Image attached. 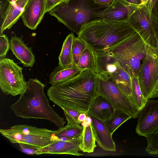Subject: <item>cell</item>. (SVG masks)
Listing matches in <instances>:
<instances>
[{"label":"cell","mask_w":158,"mask_h":158,"mask_svg":"<svg viewBox=\"0 0 158 158\" xmlns=\"http://www.w3.org/2000/svg\"><path fill=\"white\" fill-rule=\"evenodd\" d=\"M98 76L94 71H83L76 77L47 91L49 99L60 107L73 109L87 115L97 94Z\"/></svg>","instance_id":"1"},{"label":"cell","mask_w":158,"mask_h":158,"mask_svg":"<svg viewBox=\"0 0 158 158\" xmlns=\"http://www.w3.org/2000/svg\"><path fill=\"white\" fill-rule=\"evenodd\" d=\"M137 32L126 21L99 19L83 26L77 34L95 54L106 52Z\"/></svg>","instance_id":"2"},{"label":"cell","mask_w":158,"mask_h":158,"mask_svg":"<svg viewBox=\"0 0 158 158\" xmlns=\"http://www.w3.org/2000/svg\"><path fill=\"white\" fill-rule=\"evenodd\" d=\"M45 86L37 79H29L24 92L10 107L18 117L46 119L61 128L66 122L49 105L44 92Z\"/></svg>","instance_id":"3"},{"label":"cell","mask_w":158,"mask_h":158,"mask_svg":"<svg viewBox=\"0 0 158 158\" xmlns=\"http://www.w3.org/2000/svg\"><path fill=\"white\" fill-rule=\"evenodd\" d=\"M107 7L96 4L93 0H68L56 6L49 14L77 34L85 25L101 19Z\"/></svg>","instance_id":"4"},{"label":"cell","mask_w":158,"mask_h":158,"mask_svg":"<svg viewBox=\"0 0 158 158\" xmlns=\"http://www.w3.org/2000/svg\"><path fill=\"white\" fill-rule=\"evenodd\" d=\"M148 48V45L137 33L106 52L113 56L130 76L138 77Z\"/></svg>","instance_id":"5"},{"label":"cell","mask_w":158,"mask_h":158,"mask_svg":"<svg viewBox=\"0 0 158 158\" xmlns=\"http://www.w3.org/2000/svg\"><path fill=\"white\" fill-rule=\"evenodd\" d=\"M138 79L142 95L145 99L158 97V49L148 45Z\"/></svg>","instance_id":"6"},{"label":"cell","mask_w":158,"mask_h":158,"mask_svg":"<svg viewBox=\"0 0 158 158\" xmlns=\"http://www.w3.org/2000/svg\"><path fill=\"white\" fill-rule=\"evenodd\" d=\"M97 76V94L107 100L115 110L125 112L131 118L138 117L140 111L130 99L120 90L111 77Z\"/></svg>","instance_id":"7"},{"label":"cell","mask_w":158,"mask_h":158,"mask_svg":"<svg viewBox=\"0 0 158 158\" xmlns=\"http://www.w3.org/2000/svg\"><path fill=\"white\" fill-rule=\"evenodd\" d=\"M22 70L13 60L0 59V88L5 94L15 96L24 92L28 82L24 78Z\"/></svg>","instance_id":"8"},{"label":"cell","mask_w":158,"mask_h":158,"mask_svg":"<svg viewBox=\"0 0 158 158\" xmlns=\"http://www.w3.org/2000/svg\"><path fill=\"white\" fill-rule=\"evenodd\" d=\"M127 22L148 45L158 49L156 35L157 24L152 20L145 4L139 5L131 15Z\"/></svg>","instance_id":"9"},{"label":"cell","mask_w":158,"mask_h":158,"mask_svg":"<svg viewBox=\"0 0 158 158\" xmlns=\"http://www.w3.org/2000/svg\"><path fill=\"white\" fill-rule=\"evenodd\" d=\"M136 133L139 135L147 137L158 129V100H148L140 111Z\"/></svg>","instance_id":"10"},{"label":"cell","mask_w":158,"mask_h":158,"mask_svg":"<svg viewBox=\"0 0 158 158\" xmlns=\"http://www.w3.org/2000/svg\"><path fill=\"white\" fill-rule=\"evenodd\" d=\"M46 0H29L24 7L21 18L24 25L35 30L45 13Z\"/></svg>","instance_id":"11"},{"label":"cell","mask_w":158,"mask_h":158,"mask_svg":"<svg viewBox=\"0 0 158 158\" xmlns=\"http://www.w3.org/2000/svg\"><path fill=\"white\" fill-rule=\"evenodd\" d=\"M139 6L124 0H113L103 11L101 19L106 21H127Z\"/></svg>","instance_id":"12"},{"label":"cell","mask_w":158,"mask_h":158,"mask_svg":"<svg viewBox=\"0 0 158 158\" xmlns=\"http://www.w3.org/2000/svg\"><path fill=\"white\" fill-rule=\"evenodd\" d=\"M82 134L77 138L67 141L60 140L39 148L36 154H69L80 156L83 154L79 153Z\"/></svg>","instance_id":"13"},{"label":"cell","mask_w":158,"mask_h":158,"mask_svg":"<svg viewBox=\"0 0 158 158\" xmlns=\"http://www.w3.org/2000/svg\"><path fill=\"white\" fill-rule=\"evenodd\" d=\"M22 35L19 37L14 34L10 41V49L24 66L32 67L35 62L31 48L28 47L23 40Z\"/></svg>","instance_id":"14"},{"label":"cell","mask_w":158,"mask_h":158,"mask_svg":"<svg viewBox=\"0 0 158 158\" xmlns=\"http://www.w3.org/2000/svg\"><path fill=\"white\" fill-rule=\"evenodd\" d=\"M91 119V124L94 132L96 141L98 145L106 151L115 152L116 145L104 122L94 117Z\"/></svg>","instance_id":"15"},{"label":"cell","mask_w":158,"mask_h":158,"mask_svg":"<svg viewBox=\"0 0 158 158\" xmlns=\"http://www.w3.org/2000/svg\"><path fill=\"white\" fill-rule=\"evenodd\" d=\"M115 110L107 100L102 96L97 94L91 104L87 115L105 122L112 117Z\"/></svg>","instance_id":"16"},{"label":"cell","mask_w":158,"mask_h":158,"mask_svg":"<svg viewBox=\"0 0 158 158\" xmlns=\"http://www.w3.org/2000/svg\"><path fill=\"white\" fill-rule=\"evenodd\" d=\"M29 0H16L12 2L2 24L0 26V34L6 29L10 28L18 21Z\"/></svg>","instance_id":"17"},{"label":"cell","mask_w":158,"mask_h":158,"mask_svg":"<svg viewBox=\"0 0 158 158\" xmlns=\"http://www.w3.org/2000/svg\"><path fill=\"white\" fill-rule=\"evenodd\" d=\"M83 71L75 65L67 67L59 66L54 69L49 76V83L55 86L73 78Z\"/></svg>","instance_id":"18"},{"label":"cell","mask_w":158,"mask_h":158,"mask_svg":"<svg viewBox=\"0 0 158 158\" xmlns=\"http://www.w3.org/2000/svg\"><path fill=\"white\" fill-rule=\"evenodd\" d=\"M122 92L130 98L132 92L131 78L129 74L119 65L110 75Z\"/></svg>","instance_id":"19"},{"label":"cell","mask_w":158,"mask_h":158,"mask_svg":"<svg viewBox=\"0 0 158 158\" xmlns=\"http://www.w3.org/2000/svg\"><path fill=\"white\" fill-rule=\"evenodd\" d=\"M75 36L73 33L69 34L64 41L61 52L58 57L59 66L67 67L73 66V60L72 48Z\"/></svg>","instance_id":"20"},{"label":"cell","mask_w":158,"mask_h":158,"mask_svg":"<svg viewBox=\"0 0 158 158\" xmlns=\"http://www.w3.org/2000/svg\"><path fill=\"white\" fill-rule=\"evenodd\" d=\"M83 127L80 146V150L83 152H93L97 145L95 136L91 123Z\"/></svg>","instance_id":"21"},{"label":"cell","mask_w":158,"mask_h":158,"mask_svg":"<svg viewBox=\"0 0 158 158\" xmlns=\"http://www.w3.org/2000/svg\"><path fill=\"white\" fill-rule=\"evenodd\" d=\"M59 140L55 133L51 135H26L23 138V143L39 149L52 143Z\"/></svg>","instance_id":"22"},{"label":"cell","mask_w":158,"mask_h":158,"mask_svg":"<svg viewBox=\"0 0 158 158\" xmlns=\"http://www.w3.org/2000/svg\"><path fill=\"white\" fill-rule=\"evenodd\" d=\"M82 71H95V54L88 46L82 53L77 65Z\"/></svg>","instance_id":"23"},{"label":"cell","mask_w":158,"mask_h":158,"mask_svg":"<svg viewBox=\"0 0 158 158\" xmlns=\"http://www.w3.org/2000/svg\"><path fill=\"white\" fill-rule=\"evenodd\" d=\"M130 76L131 78L132 92L130 99L140 111L144 107L148 100L142 95L138 77L134 75Z\"/></svg>","instance_id":"24"},{"label":"cell","mask_w":158,"mask_h":158,"mask_svg":"<svg viewBox=\"0 0 158 158\" xmlns=\"http://www.w3.org/2000/svg\"><path fill=\"white\" fill-rule=\"evenodd\" d=\"M131 118V117L125 112L115 110L112 117L104 122L110 133L112 136L114 133L119 127Z\"/></svg>","instance_id":"25"},{"label":"cell","mask_w":158,"mask_h":158,"mask_svg":"<svg viewBox=\"0 0 158 158\" xmlns=\"http://www.w3.org/2000/svg\"><path fill=\"white\" fill-rule=\"evenodd\" d=\"M83 128V126L79 124H67L63 127L54 131V133L57 137H67L74 139L78 137L82 134Z\"/></svg>","instance_id":"26"},{"label":"cell","mask_w":158,"mask_h":158,"mask_svg":"<svg viewBox=\"0 0 158 158\" xmlns=\"http://www.w3.org/2000/svg\"><path fill=\"white\" fill-rule=\"evenodd\" d=\"M10 128L19 131L24 135H51L54 133V131L38 128L26 124L15 125Z\"/></svg>","instance_id":"27"},{"label":"cell","mask_w":158,"mask_h":158,"mask_svg":"<svg viewBox=\"0 0 158 158\" xmlns=\"http://www.w3.org/2000/svg\"><path fill=\"white\" fill-rule=\"evenodd\" d=\"M87 46L84 41L78 37H75L72 48L73 64L77 65L82 53Z\"/></svg>","instance_id":"28"},{"label":"cell","mask_w":158,"mask_h":158,"mask_svg":"<svg viewBox=\"0 0 158 158\" xmlns=\"http://www.w3.org/2000/svg\"><path fill=\"white\" fill-rule=\"evenodd\" d=\"M0 133L3 136L13 143H23L24 135L19 131L10 128L8 129H0Z\"/></svg>","instance_id":"29"},{"label":"cell","mask_w":158,"mask_h":158,"mask_svg":"<svg viewBox=\"0 0 158 158\" xmlns=\"http://www.w3.org/2000/svg\"><path fill=\"white\" fill-rule=\"evenodd\" d=\"M146 138L147 145L145 151L150 154H158V129Z\"/></svg>","instance_id":"30"},{"label":"cell","mask_w":158,"mask_h":158,"mask_svg":"<svg viewBox=\"0 0 158 158\" xmlns=\"http://www.w3.org/2000/svg\"><path fill=\"white\" fill-rule=\"evenodd\" d=\"M63 110L67 125L80 124L78 120L80 114L81 113L75 110L67 107L61 108Z\"/></svg>","instance_id":"31"},{"label":"cell","mask_w":158,"mask_h":158,"mask_svg":"<svg viewBox=\"0 0 158 158\" xmlns=\"http://www.w3.org/2000/svg\"><path fill=\"white\" fill-rule=\"evenodd\" d=\"M145 5L152 20L158 25V0H149Z\"/></svg>","instance_id":"32"},{"label":"cell","mask_w":158,"mask_h":158,"mask_svg":"<svg viewBox=\"0 0 158 158\" xmlns=\"http://www.w3.org/2000/svg\"><path fill=\"white\" fill-rule=\"evenodd\" d=\"M9 49L8 38L3 33L0 34V59L5 58Z\"/></svg>","instance_id":"33"},{"label":"cell","mask_w":158,"mask_h":158,"mask_svg":"<svg viewBox=\"0 0 158 158\" xmlns=\"http://www.w3.org/2000/svg\"><path fill=\"white\" fill-rule=\"evenodd\" d=\"M11 3L12 2L10 0H0V26L2 23Z\"/></svg>","instance_id":"34"},{"label":"cell","mask_w":158,"mask_h":158,"mask_svg":"<svg viewBox=\"0 0 158 158\" xmlns=\"http://www.w3.org/2000/svg\"><path fill=\"white\" fill-rule=\"evenodd\" d=\"M18 144L21 151L27 154H36V151L39 149L37 147L26 143H20Z\"/></svg>","instance_id":"35"},{"label":"cell","mask_w":158,"mask_h":158,"mask_svg":"<svg viewBox=\"0 0 158 158\" xmlns=\"http://www.w3.org/2000/svg\"><path fill=\"white\" fill-rule=\"evenodd\" d=\"M67 0H46L45 10V13L50 12L57 5Z\"/></svg>","instance_id":"36"},{"label":"cell","mask_w":158,"mask_h":158,"mask_svg":"<svg viewBox=\"0 0 158 158\" xmlns=\"http://www.w3.org/2000/svg\"><path fill=\"white\" fill-rule=\"evenodd\" d=\"M94 2L100 5L108 6L113 2V0H93Z\"/></svg>","instance_id":"37"},{"label":"cell","mask_w":158,"mask_h":158,"mask_svg":"<svg viewBox=\"0 0 158 158\" xmlns=\"http://www.w3.org/2000/svg\"><path fill=\"white\" fill-rule=\"evenodd\" d=\"M87 116V115L85 113H81L78 117V122L80 123H82L86 120Z\"/></svg>","instance_id":"38"},{"label":"cell","mask_w":158,"mask_h":158,"mask_svg":"<svg viewBox=\"0 0 158 158\" xmlns=\"http://www.w3.org/2000/svg\"><path fill=\"white\" fill-rule=\"evenodd\" d=\"M125 1L133 4L139 5L141 3V0H124Z\"/></svg>","instance_id":"39"},{"label":"cell","mask_w":158,"mask_h":158,"mask_svg":"<svg viewBox=\"0 0 158 158\" xmlns=\"http://www.w3.org/2000/svg\"><path fill=\"white\" fill-rule=\"evenodd\" d=\"M59 140L64 141H69L70 140L73 139H72L67 137H57Z\"/></svg>","instance_id":"40"},{"label":"cell","mask_w":158,"mask_h":158,"mask_svg":"<svg viewBox=\"0 0 158 158\" xmlns=\"http://www.w3.org/2000/svg\"><path fill=\"white\" fill-rule=\"evenodd\" d=\"M156 35L158 43V25L157 24L156 28Z\"/></svg>","instance_id":"41"},{"label":"cell","mask_w":158,"mask_h":158,"mask_svg":"<svg viewBox=\"0 0 158 158\" xmlns=\"http://www.w3.org/2000/svg\"><path fill=\"white\" fill-rule=\"evenodd\" d=\"M148 0H142L141 2L140 5L145 4Z\"/></svg>","instance_id":"42"},{"label":"cell","mask_w":158,"mask_h":158,"mask_svg":"<svg viewBox=\"0 0 158 158\" xmlns=\"http://www.w3.org/2000/svg\"><path fill=\"white\" fill-rule=\"evenodd\" d=\"M141 1H142V0H141Z\"/></svg>","instance_id":"43"}]
</instances>
